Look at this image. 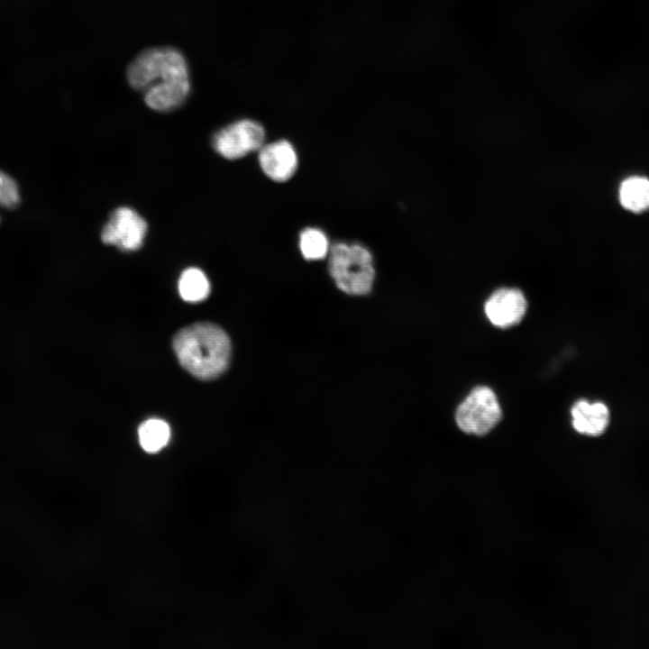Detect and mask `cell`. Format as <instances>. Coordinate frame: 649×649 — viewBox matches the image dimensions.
<instances>
[{"instance_id": "obj_1", "label": "cell", "mask_w": 649, "mask_h": 649, "mask_svg": "<svg viewBox=\"0 0 649 649\" xmlns=\"http://www.w3.org/2000/svg\"><path fill=\"white\" fill-rule=\"evenodd\" d=\"M126 78L133 88L143 92L147 106L157 112L179 107L190 92L187 61L170 47L142 51L128 66Z\"/></svg>"}, {"instance_id": "obj_2", "label": "cell", "mask_w": 649, "mask_h": 649, "mask_svg": "<svg viewBox=\"0 0 649 649\" xmlns=\"http://www.w3.org/2000/svg\"><path fill=\"white\" fill-rule=\"evenodd\" d=\"M173 347L180 364L200 379H215L228 367L230 339L216 324L197 323L181 329Z\"/></svg>"}, {"instance_id": "obj_3", "label": "cell", "mask_w": 649, "mask_h": 649, "mask_svg": "<svg viewBox=\"0 0 649 649\" xmlns=\"http://www.w3.org/2000/svg\"><path fill=\"white\" fill-rule=\"evenodd\" d=\"M328 270L336 286L344 293L366 295L375 278L370 251L358 243L337 242L329 251Z\"/></svg>"}, {"instance_id": "obj_4", "label": "cell", "mask_w": 649, "mask_h": 649, "mask_svg": "<svg viewBox=\"0 0 649 649\" xmlns=\"http://www.w3.org/2000/svg\"><path fill=\"white\" fill-rule=\"evenodd\" d=\"M501 408L494 391L485 386L474 388L458 406L455 420L469 434L484 435L500 421Z\"/></svg>"}, {"instance_id": "obj_5", "label": "cell", "mask_w": 649, "mask_h": 649, "mask_svg": "<svg viewBox=\"0 0 649 649\" xmlns=\"http://www.w3.org/2000/svg\"><path fill=\"white\" fill-rule=\"evenodd\" d=\"M264 140L265 130L261 123L242 119L217 131L211 142L215 152L223 158L237 160L260 150Z\"/></svg>"}, {"instance_id": "obj_6", "label": "cell", "mask_w": 649, "mask_h": 649, "mask_svg": "<svg viewBox=\"0 0 649 649\" xmlns=\"http://www.w3.org/2000/svg\"><path fill=\"white\" fill-rule=\"evenodd\" d=\"M147 222L134 209L121 206L113 211L101 232V241L123 251H135L144 242Z\"/></svg>"}, {"instance_id": "obj_7", "label": "cell", "mask_w": 649, "mask_h": 649, "mask_svg": "<svg viewBox=\"0 0 649 649\" xmlns=\"http://www.w3.org/2000/svg\"><path fill=\"white\" fill-rule=\"evenodd\" d=\"M527 302L517 288H503L493 292L485 303L488 319L497 327L508 328L518 324L526 312Z\"/></svg>"}, {"instance_id": "obj_8", "label": "cell", "mask_w": 649, "mask_h": 649, "mask_svg": "<svg viewBox=\"0 0 649 649\" xmlns=\"http://www.w3.org/2000/svg\"><path fill=\"white\" fill-rule=\"evenodd\" d=\"M259 162L264 174L278 182L288 180L297 168V155L293 145L279 140L262 145L259 151Z\"/></svg>"}, {"instance_id": "obj_9", "label": "cell", "mask_w": 649, "mask_h": 649, "mask_svg": "<svg viewBox=\"0 0 649 649\" xmlns=\"http://www.w3.org/2000/svg\"><path fill=\"white\" fill-rule=\"evenodd\" d=\"M571 415L575 431L588 436L601 435L610 420L608 407L600 401L578 400L571 407Z\"/></svg>"}, {"instance_id": "obj_10", "label": "cell", "mask_w": 649, "mask_h": 649, "mask_svg": "<svg viewBox=\"0 0 649 649\" xmlns=\"http://www.w3.org/2000/svg\"><path fill=\"white\" fill-rule=\"evenodd\" d=\"M621 206L633 213L639 214L649 209V179L644 177L626 178L619 187Z\"/></svg>"}, {"instance_id": "obj_11", "label": "cell", "mask_w": 649, "mask_h": 649, "mask_svg": "<svg viewBox=\"0 0 649 649\" xmlns=\"http://www.w3.org/2000/svg\"><path fill=\"white\" fill-rule=\"evenodd\" d=\"M178 289L180 297L187 302L196 303L206 299L210 293V282L206 275L198 268L191 267L180 274Z\"/></svg>"}, {"instance_id": "obj_12", "label": "cell", "mask_w": 649, "mask_h": 649, "mask_svg": "<svg viewBox=\"0 0 649 649\" xmlns=\"http://www.w3.org/2000/svg\"><path fill=\"white\" fill-rule=\"evenodd\" d=\"M138 434L142 449L148 452H156L168 443L170 430L165 421L151 418L140 425Z\"/></svg>"}, {"instance_id": "obj_13", "label": "cell", "mask_w": 649, "mask_h": 649, "mask_svg": "<svg viewBox=\"0 0 649 649\" xmlns=\"http://www.w3.org/2000/svg\"><path fill=\"white\" fill-rule=\"evenodd\" d=\"M330 248L328 239L323 231L308 227L300 233L299 249L306 260H322L328 255Z\"/></svg>"}, {"instance_id": "obj_14", "label": "cell", "mask_w": 649, "mask_h": 649, "mask_svg": "<svg viewBox=\"0 0 649 649\" xmlns=\"http://www.w3.org/2000/svg\"><path fill=\"white\" fill-rule=\"evenodd\" d=\"M19 202L17 184L9 175L0 170V206L14 208Z\"/></svg>"}]
</instances>
